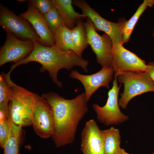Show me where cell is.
<instances>
[{
  "label": "cell",
  "instance_id": "obj_26",
  "mask_svg": "<svg viewBox=\"0 0 154 154\" xmlns=\"http://www.w3.org/2000/svg\"><path fill=\"white\" fill-rule=\"evenodd\" d=\"M118 154H131L125 151L124 149L120 148Z\"/></svg>",
  "mask_w": 154,
  "mask_h": 154
},
{
  "label": "cell",
  "instance_id": "obj_1",
  "mask_svg": "<svg viewBox=\"0 0 154 154\" xmlns=\"http://www.w3.org/2000/svg\"><path fill=\"white\" fill-rule=\"evenodd\" d=\"M41 96L52 108L55 128L51 137L56 147H60L74 141L78 126L88 108L85 92L72 99H66L50 92Z\"/></svg>",
  "mask_w": 154,
  "mask_h": 154
},
{
  "label": "cell",
  "instance_id": "obj_18",
  "mask_svg": "<svg viewBox=\"0 0 154 154\" xmlns=\"http://www.w3.org/2000/svg\"><path fill=\"white\" fill-rule=\"evenodd\" d=\"M54 36L56 46L63 51L71 50L74 52L71 29L65 25H62L57 29Z\"/></svg>",
  "mask_w": 154,
  "mask_h": 154
},
{
  "label": "cell",
  "instance_id": "obj_7",
  "mask_svg": "<svg viewBox=\"0 0 154 154\" xmlns=\"http://www.w3.org/2000/svg\"><path fill=\"white\" fill-rule=\"evenodd\" d=\"M113 86L108 92V98L105 105L101 107L94 104L92 107L97 115V119L101 123L108 126L117 125L127 121L129 117L120 111L118 96L121 85L118 86L117 77L114 74Z\"/></svg>",
  "mask_w": 154,
  "mask_h": 154
},
{
  "label": "cell",
  "instance_id": "obj_17",
  "mask_svg": "<svg viewBox=\"0 0 154 154\" xmlns=\"http://www.w3.org/2000/svg\"><path fill=\"white\" fill-rule=\"evenodd\" d=\"M71 32L74 52L82 57L83 52L89 44L85 27L81 20L78 21L76 26L71 30Z\"/></svg>",
  "mask_w": 154,
  "mask_h": 154
},
{
  "label": "cell",
  "instance_id": "obj_4",
  "mask_svg": "<svg viewBox=\"0 0 154 154\" xmlns=\"http://www.w3.org/2000/svg\"><path fill=\"white\" fill-rule=\"evenodd\" d=\"M120 84H123L124 90L118 100L119 106L125 109L133 98L148 92H154V84L145 72H127L117 76Z\"/></svg>",
  "mask_w": 154,
  "mask_h": 154
},
{
  "label": "cell",
  "instance_id": "obj_16",
  "mask_svg": "<svg viewBox=\"0 0 154 154\" xmlns=\"http://www.w3.org/2000/svg\"><path fill=\"white\" fill-rule=\"evenodd\" d=\"M102 131L104 139V154H118L121 148V140L119 129L112 127Z\"/></svg>",
  "mask_w": 154,
  "mask_h": 154
},
{
  "label": "cell",
  "instance_id": "obj_15",
  "mask_svg": "<svg viewBox=\"0 0 154 154\" xmlns=\"http://www.w3.org/2000/svg\"><path fill=\"white\" fill-rule=\"evenodd\" d=\"M54 7L56 9L65 26L72 29L78 21L85 17L82 14L76 12L73 7L71 0H52Z\"/></svg>",
  "mask_w": 154,
  "mask_h": 154
},
{
  "label": "cell",
  "instance_id": "obj_28",
  "mask_svg": "<svg viewBox=\"0 0 154 154\" xmlns=\"http://www.w3.org/2000/svg\"><path fill=\"white\" fill-rule=\"evenodd\" d=\"M152 154H154V152H153Z\"/></svg>",
  "mask_w": 154,
  "mask_h": 154
},
{
  "label": "cell",
  "instance_id": "obj_27",
  "mask_svg": "<svg viewBox=\"0 0 154 154\" xmlns=\"http://www.w3.org/2000/svg\"><path fill=\"white\" fill-rule=\"evenodd\" d=\"M153 37H154V31L153 32Z\"/></svg>",
  "mask_w": 154,
  "mask_h": 154
},
{
  "label": "cell",
  "instance_id": "obj_20",
  "mask_svg": "<svg viewBox=\"0 0 154 154\" xmlns=\"http://www.w3.org/2000/svg\"><path fill=\"white\" fill-rule=\"evenodd\" d=\"M22 127L11 121L10 133L3 149L4 154H19Z\"/></svg>",
  "mask_w": 154,
  "mask_h": 154
},
{
  "label": "cell",
  "instance_id": "obj_8",
  "mask_svg": "<svg viewBox=\"0 0 154 154\" xmlns=\"http://www.w3.org/2000/svg\"><path fill=\"white\" fill-rule=\"evenodd\" d=\"M88 43L96 56L97 62L102 67L112 66L113 43L110 37L104 33L99 35L92 21L87 18L84 23Z\"/></svg>",
  "mask_w": 154,
  "mask_h": 154
},
{
  "label": "cell",
  "instance_id": "obj_24",
  "mask_svg": "<svg viewBox=\"0 0 154 154\" xmlns=\"http://www.w3.org/2000/svg\"><path fill=\"white\" fill-rule=\"evenodd\" d=\"M28 1L43 15L46 14L54 6L52 0H30Z\"/></svg>",
  "mask_w": 154,
  "mask_h": 154
},
{
  "label": "cell",
  "instance_id": "obj_6",
  "mask_svg": "<svg viewBox=\"0 0 154 154\" xmlns=\"http://www.w3.org/2000/svg\"><path fill=\"white\" fill-rule=\"evenodd\" d=\"M0 25L6 33H12L23 40H30L42 44L41 40L31 23L0 4Z\"/></svg>",
  "mask_w": 154,
  "mask_h": 154
},
{
  "label": "cell",
  "instance_id": "obj_9",
  "mask_svg": "<svg viewBox=\"0 0 154 154\" xmlns=\"http://www.w3.org/2000/svg\"><path fill=\"white\" fill-rule=\"evenodd\" d=\"M121 43L113 44L112 66L117 76L124 72H145L147 65L137 55L125 48Z\"/></svg>",
  "mask_w": 154,
  "mask_h": 154
},
{
  "label": "cell",
  "instance_id": "obj_10",
  "mask_svg": "<svg viewBox=\"0 0 154 154\" xmlns=\"http://www.w3.org/2000/svg\"><path fill=\"white\" fill-rule=\"evenodd\" d=\"M32 125L36 133L44 139L52 137L55 128L51 106L46 100L37 94L32 114Z\"/></svg>",
  "mask_w": 154,
  "mask_h": 154
},
{
  "label": "cell",
  "instance_id": "obj_5",
  "mask_svg": "<svg viewBox=\"0 0 154 154\" xmlns=\"http://www.w3.org/2000/svg\"><path fill=\"white\" fill-rule=\"evenodd\" d=\"M73 3L81 10L82 14L85 17L91 20L96 30L104 31L110 37L113 44H123V30L127 20L123 18L119 19L117 23L109 21L101 17L85 0H74Z\"/></svg>",
  "mask_w": 154,
  "mask_h": 154
},
{
  "label": "cell",
  "instance_id": "obj_25",
  "mask_svg": "<svg viewBox=\"0 0 154 154\" xmlns=\"http://www.w3.org/2000/svg\"><path fill=\"white\" fill-rule=\"evenodd\" d=\"M145 72L154 84V61L149 62Z\"/></svg>",
  "mask_w": 154,
  "mask_h": 154
},
{
  "label": "cell",
  "instance_id": "obj_3",
  "mask_svg": "<svg viewBox=\"0 0 154 154\" xmlns=\"http://www.w3.org/2000/svg\"><path fill=\"white\" fill-rule=\"evenodd\" d=\"M11 95L8 105L12 122L22 127L32 125V116L37 94L14 83L11 86Z\"/></svg>",
  "mask_w": 154,
  "mask_h": 154
},
{
  "label": "cell",
  "instance_id": "obj_11",
  "mask_svg": "<svg viewBox=\"0 0 154 154\" xmlns=\"http://www.w3.org/2000/svg\"><path fill=\"white\" fill-rule=\"evenodd\" d=\"M34 48V41L23 40L7 33L5 41L0 49V66L9 62L14 64L27 57Z\"/></svg>",
  "mask_w": 154,
  "mask_h": 154
},
{
  "label": "cell",
  "instance_id": "obj_23",
  "mask_svg": "<svg viewBox=\"0 0 154 154\" xmlns=\"http://www.w3.org/2000/svg\"><path fill=\"white\" fill-rule=\"evenodd\" d=\"M11 125L10 118L0 112V145L3 149L9 137Z\"/></svg>",
  "mask_w": 154,
  "mask_h": 154
},
{
  "label": "cell",
  "instance_id": "obj_13",
  "mask_svg": "<svg viewBox=\"0 0 154 154\" xmlns=\"http://www.w3.org/2000/svg\"><path fill=\"white\" fill-rule=\"evenodd\" d=\"M80 136V149L83 154H104L103 132L93 119L86 122Z\"/></svg>",
  "mask_w": 154,
  "mask_h": 154
},
{
  "label": "cell",
  "instance_id": "obj_2",
  "mask_svg": "<svg viewBox=\"0 0 154 154\" xmlns=\"http://www.w3.org/2000/svg\"><path fill=\"white\" fill-rule=\"evenodd\" d=\"M35 62L40 64V72L47 71L53 82L58 87L61 88L62 83L58 80L57 75L62 69L69 71L74 67L82 68L87 72L88 61L78 55L72 50L63 51L56 46H47L34 41V48L31 53L27 57L18 63L12 65L6 76L10 77V74L17 67L30 62Z\"/></svg>",
  "mask_w": 154,
  "mask_h": 154
},
{
  "label": "cell",
  "instance_id": "obj_14",
  "mask_svg": "<svg viewBox=\"0 0 154 154\" xmlns=\"http://www.w3.org/2000/svg\"><path fill=\"white\" fill-rule=\"evenodd\" d=\"M28 9L19 16L32 25L40 37L42 45L47 46L55 45L54 36L48 27L43 15L28 2Z\"/></svg>",
  "mask_w": 154,
  "mask_h": 154
},
{
  "label": "cell",
  "instance_id": "obj_22",
  "mask_svg": "<svg viewBox=\"0 0 154 154\" xmlns=\"http://www.w3.org/2000/svg\"><path fill=\"white\" fill-rule=\"evenodd\" d=\"M43 16L48 27L54 35L59 27L64 25L58 12L54 6Z\"/></svg>",
  "mask_w": 154,
  "mask_h": 154
},
{
  "label": "cell",
  "instance_id": "obj_12",
  "mask_svg": "<svg viewBox=\"0 0 154 154\" xmlns=\"http://www.w3.org/2000/svg\"><path fill=\"white\" fill-rule=\"evenodd\" d=\"M114 73L112 66L103 67L97 72L90 75H84L77 70H72L70 77L81 82L85 90L86 100L88 102L92 95L99 88L103 86L110 88L109 84L113 78Z\"/></svg>",
  "mask_w": 154,
  "mask_h": 154
},
{
  "label": "cell",
  "instance_id": "obj_21",
  "mask_svg": "<svg viewBox=\"0 0 154 154\" xmlns=\"http://www.w3.org/2000/svg\"><path fill=\"white\" fill-rule=\"evenodd\" d=\"M11 95V86L1 74L0 75V112L9 118L8 105Z\"/></svg>",
  "mask_w": 154,
  "mask_h": 154
},
{
  "label": "cell",
  "instance_id": "obj_19",
  "mask_svg": "<svg viewBox=\"0 0 154 154\" xmlns=\"http://www.w3.org/2000/svg\"><path fill=\"white\" fill-rule=\"evenodd\" d=\"M154 4L153 0H144L139 6L133 16L129 20L127 21L123 30V44L129 40L134 27L141 15L148 7H151Z\"/></svg>",
  "mask_w": 154,
  "mask_h": 154
}]
</instances>
